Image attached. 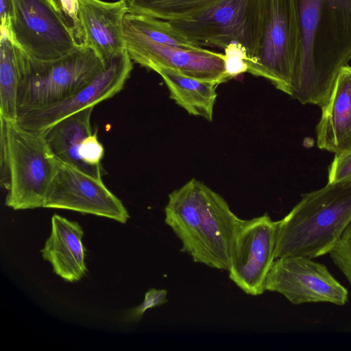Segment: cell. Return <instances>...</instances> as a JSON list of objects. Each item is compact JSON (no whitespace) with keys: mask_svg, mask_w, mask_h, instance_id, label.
<instances>
[{"mask_svg":"<svg viewBox=\"0 0 351 351\" xmlns=\"http://www.w3.org/2000/svg\"><path fill=\"white\" fill-rule=\"evenodd\" d=\"M298 1L302 48L289 96L322 108L351 60V0Z\"/></svg>","mask_w":351,"mask_h":351,"instance_id":"1","label":"cell"},{"mask_svg":"<svg viewBox=\"0 0 351 351\" xmlns=\"http://www.w3.org/2000/svg\"><path fill=\"white\" fill-rule=\"evenodd\" d=\"M165 222L195 263L228 271L240 219L219 193L195 178L169 195Z\"/></svg>","mask_w":351,"mask_h":351,"instance_id":"2","label":"cell"},{"mask_svg":"<svg viewBox=\"0 0 351 351\" xmlns=\"http://www.w3.org/2000/svg\"><path fill=\"white\" fill-rule=\"evenodd\" d=\"M351 222V180L328 184L302 195L280 220L275 259L329 254Z\"/></svg>","mask_w":351,"mask_h":351,"instance_id":"3","label":"cell"},{"mask_svg":"<svg viewBox=\"0 0 351 351\" xmlns=\"http://www.w3.org/2000/svg\"><path fill=\"white\" fill-rule=\"evenodd\" d=\"M0 120L9 183L5 204L14 210L44 208L60 162L42 133L23 129L16 121Z\"/></svg>","mask_w":351,"mask_h":351,"instance_id":"4","label":"cell"},{"mask_svg":"<svg viewBox=\"0 0 351 351\" xmlns=\"http://www.w3.org/2000/svg\"><path fill=\"white\" fill-rule=\"evenodd\" d=\"M302 48L298 0H263L262 37L247 72L269 80L290 95Z\"/></svg>","mask_w":351,"mask_h":351,"instance_id":"5","label":"cell"},{"mask_svg":"<svg viewBox=\"0 0 351 351\" xmlns=\"http://www.w3.org/2000/svg\"><path fill=\"white\" fill-rule=\"evenodd\" d=\"M105 68L95 53L83 43L52 61H36L27 56L18 88L17 116L71 97Z\"/></svg>","mask_w":351,"mask_h":351,"instance_id":"6","label":"cell"},{"mask_svg":"<svg viewBox=\"0 0 351 351\" xmlns=\"http://www.w3.org/2000/svg\"><path fill=\"white\" fill-rule=\"evenodd\" d=\"M263 0H221L193 18L169 21L200 47L223 49L232 43L245 49L247 65L258 52L263 29Z\"/></svg>","mask_w":351,"mask_h":351,"instance_id":"7","label":"cell"},{"mask_svg":"<svg viewBox=\"0 0 351 351\" xmlns=\"http://www.w3.org/2000/svg\"><path fill=\"white\" fill-rule=\"evenodd\" d=\"M11 2V39L31 59L55 60L82 44L69 19L51 0Z\"/></svg>","mask_w":351,"mask_h":351,"instance_id":"8","label":"cell"},{"mask_svg":"<svg viewBox=\"0 0 351 351\" xmlns=\"http://www.w3.org/2000/svg\"><path fill=\"white\" fill-rule=\"evenodd\" d=\"M279 221L268 213L240 219L232 241L230 279L243 292L257 296L265 290L268 273L275 261Z\"/></svg>","mask_w":351,"mask_h":351,"instance_id":"9","label":"cell"},{"mask_svg":"<svg viewBox=\"0 0 351 351\" xmlns=\"http://www.w3.org/2000/svg\"><path fill=\"white\" fill-rule=\"evenodd\" d=\"M265 290L278 292L295 305L328 302L343 306L348 300V290L324 265L304 256L275 259L266 278Z\"/></svg>","mask_w":351,"mask_h":351,"instance_id":"10","label":"cell"},{"mask_svg":"<svg viewBox=\"0 0 351 351\" xmlns=\"http://www.w3.org/2000/svg\"><path fill=\"white\" fill-rule=\"evenodd\" d=\"M124 32L125 49L132 60L152 71L165 68L217 85L231 80L221 53L202 48L189 50L158 43L137 34Z\"/></svg>","mask_w":351,"mask_h":351,"instance_id":"11","label":"cell"},{"mask_svg":"<svg viewBox=\"0 0 351 351\" xmlns=\"http://www.w3.org/2000/svg\"><path fill=\"white\" fill-rule=\"evenodd\" d=\"M133 69L126 49L117 55L91 81L71 97L51 106L19 114L16 123L29 131L43 133L61 119L117 94Z\"/></svg>","mask_w":351,"mask_h":351,"instance_id":"12","label":"cell"},{"mask_svg":"<svg viewBox=\"0 0 351 351\" xmlns=\"http://www.w3.org/2000/svg\"><path fill=\"white\" fill-rule=\"evenodd\" d=\"M44 208L71 210L125 223L129 213L101 179L60 162Z\"/></svg>","mask_w":351,"mask_h":351,"instance_id":"13","label":"cell"},{"mask_svg":"<svg viewBox=\"0 0 351 351\" xmlns=\"http://www.w3.org/2000/svg\"><path fill=\"white\" fill-rule=\"evenodd\" d=\"M83 44L90 48L106 67L125 50L123 19L128 12L124 0H77Z\"/></svg>","mask_w":351,"mask_h":351,"instance_id":"14","label":"cell"},{"mask_svg":"<svg viewBox=\"0 0 351 351\" xmlns=\"http://www.w3.org/2000/svg\"><path fill=\"white\" fill-rule=\"evenodd\" d=\"M317 145L335 155L351 152V66L339 71L316 126Z\"/></svg>","mask_w":351,"mask_h":351,"instance_id":"15","label":"cell"},{"mask_svg":"<svg viewBox=\"0 0 351 351\" xmlns=\"http://www.w3.org/2000/svg\"><path fill=\"white\" fill-rule=\"evenodd\" d=\"M84 232L80 225L60 215L51 218V232L40 250L53 272L68 282L80 280L87 272Z\"/></svg>","mask_w":351,"mask_h":351,"instance_id":"16","label":"cell"},{"mask_svg":"<svg viewBox=\"0 0 351 351\" xmlns=\"http://www.w3.org/2000/svg\"><path fill=\"white\" fill-rule=\"evenodd\" d=\"M93 108L89 107L72 114L42 133L58 161L84 172L80 153L84 140L93 134L90 117Z\"/></svg>","mask_w":351,"mask_h":351,"instance_id":"17","label":"cell"},{"mask_svg":"<svg viewBox=\"0 0 351 351\" xmlns=\"http://www.w3.org/2000/svg\"><path fill=\"white\" fill-rule=\"evenodd\" d=\"M155 72L161 76L169 89L170 98L178 106L190 114L213 121L217 84L165 68L157 69Z\"/></svg>","mask_w":351,"mask_h":351,"instance_id":"18","label":"cell"},{"mask_svg":"<svg viewBox=\"0 0 351 351\" xmlns=\"http://www.w3.org/2000/svg\"><path fill=\"white\" fill-rule=\"evenodd\" d=\"M27 55L8 36L0 37V117L17 119V93Z\"/></svg>","mask_w":351,"mask_h":351,"instance_id":"19","label":"cell"},{"mask_svg":"<svg viewBox=\"0 0 351 351\" xmlns=\"http://www.w3.org/2000/svg\"><path fill=\"white\" fill-rule=\"evenodd\" d=\"M128 12L167 21L190 19L221 0H124Z\"/></svg>","mask_w":351,"mask_h":351,"instance_id":"20","label":"cell"},{"mask_svg":"<svg viewBox=\"0 0 351 351\" xmlns=\"http://www.w3.org/2000/svg\"><path fill=\"white\" fill-rule=\"evenodd\" d=\"M123 30L172 47L189 50L203 48L175 29L170 22L150 16L128 12L123 19Z\"/></svg>","mask_w":351,"mask_h":351,"instance_id":"21","label":"cell"},{"mask_svg":"<svg viewBox=\"0 0 351 351\" xmlns=\"http://www.w3.org/2000/svg\"><path fill=\"white\" fill-rule=\"evenodd\" d=\"M329 254L351 286V222Z\"/></svg>","mask_w":351,"mask_h":351,"instance_id":"22","label":"cell"},{"mask_svg":"<svg viewBox=\"0 0 351 351\" xmlns=\"http://www.w3.org/2000/svg\"><path fill=\"white\" fill-rule=\"evenodd\" d=\"M226 68L231 80L247 72V54L245 48L238 43H232L224 49Z\"/></svg>","mask_w":351,"mask_h":351,"instance_id":"23","label":"cell"},{"mask_svg":"<svg viewBox=\"0 0 351 351\" xmlns=\"http://www.w3.org/2000/svg\"><path fill=\"white\" fill-rule=\"evenodd\" d=\"M167 296V291L166 289H149L145 295L143 302L131 311L130 318L133 321L140 320L146 310L160 306L168 302Z\"/></svg>","mask_w":351,"mask_h":351,"instance_id":"24","label":"cell"},{"mask_svg":"<svg viewBox=\"0 0 351 351\" xmlns=\"http://www.w3.org/2000/svg\"><path fill=\"white\" fill-rule=\"evenodd\" d=\"M351 180V152L335 155L328 168V182Z\"/></svg>","mask_w":351,"mask_h":351,"instance_id":"25","label":"cell"},{"mask_svg":"<svg viewBox=\"0 0 351 351\" xmlns=\"http://www.w3.org/2000/svg\"><path fill=\"white\" fill-rule=\"evenodd\" d=\"M62 9L69 19L72 21V26L77 39L83 43V34L78 15L77 0H59Z\"/></svg>","mask_w":351,"mask_h":351,"instance_id":"26","label":"cell"},{"mask_svg":"<svg viewBox=\"0 0 351 351\" xmlns=\"http://www.w3.org/2000/svg\"><path fill=\"white\" fill-rule=\"evenodd\" d=\"M11 0H0L1 36L11 38Z\"/></svg>","mask_w":351,"mask_h":351,"instance_id":"27","label":"cell"},{"mask_svg":"<svg viewBox=\"0 0 351 351\" xmlns=\"http://www.w3.org/2000/svg\"><path fill=\"white\" fill-rule=\"evenodd\" d=\"M54 6L60 12H63L62 9V7H61V5L60 3V1L59 0H51Z\"/></svg>","mask_w":351,"mask_h":351,"instance_id":"28","label":"cell"}]
</instances>
